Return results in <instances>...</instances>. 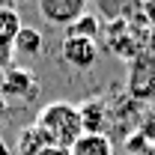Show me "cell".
<instances>
[{"mask_svg":"<svg viewBox=\"0 0 155 155\" xmlns=\"http://www.w3.org/2000/svg\"><path fill=\"white\" fill-rule=\"evenodd\" d=\"M69 152L72 155H114V140L107 134H81Z\"/></svg>","mask_w":155,"mask_h":155,"instance_id":"cell-8","label":"cell"},{"mask_svg":"<svg viewBox=\"0 0 155 155\" xmlns=\"http://www.w3.org/2000/svg\"><path fill=\"white\" fill-rule=\"evenodd\" d=\"M128 98L134 101H149L155 96V54L152 51H140L128 63Z\"/></svg>","mask_w":155,"mask_h":155,"instance_id":"cell-2","label":"cell"},{"mask_svg":"<svg viewBox=\"0 0 155 155\" xmlns=\"http://www.w3.org/2000/svg\"><path fill=\"white\" fill-rule=\"evenodd\" d=\"M39 155H72V152H69V149H60V146H45Z\"/></svg>","mask_w":155,"mask_h":155,"instance_id":"cell-14","label":"cell"},{"mask_svg":"<svg viewBox=\"0 0 155 155\" xmlns=\"http://www.w3.org/2000/svg\"><path fill=\"white\" fill-rule=\"evenodd\" d=\"M78 116H81V128L84 134H104L107 122H110V114H107V104L101 98H87L78 104Z\"/></svg>","mask_w":155,"mask_h":155,"instance_id":"cell-6","label":"cell"},{"mask_svg":"<svg viewBox=\"0 0 155 155\" xmlns=\"http://www.w3.org/2000/svg\"><path fill=\"white\" fill-rule=\"evenodd\" d=\"M60 57L66 66H72L78 72H87L93 69L98 60V45L93 39H78V36H66L63 39V48H60Z\"/></svg>","mask_w":155,"mask_h":155,"instance_id":"cell-4","label":"cell"},{"mask_svg":"<svg viewBox=\"0 0 155 155\" xmlns=\"http://www.w3.org/2000/svg\"><path fill=\"white\" fill-rule=\"evenodd\" d=\"M45 146H48L45 137L39 134V128L30 122L27 128H21V131H18V152H15V155H39Z\"/></svg>","mask_w":155,"mask_h":155,"instance_id":"cell-10","label":"cell"},{"mask_svg":"<svg viewBox=\"0 0 155 155\" xmlns=\"http://www.w3.org/2000/svg\"><path fill=\"white\" fill-rule=\"evenodd\" d=\"M137 134L146 137V140L155 146V104L149 107V110L140 114V119H137Z\"/></svg>","mask_w":155,"mask_h":155,"instance_id":"cell-12","label":"cell"},{"mask_svg":"<svg viewBox=\"0 0 155 155\" xmlns=\"http://www.w3.org/2000/svg\"><path fill=\"white\" fill-rule=\"evenodd\" d=\"M125 155H155V146L146 140V137H140L134 131V134L125 140Z\"/></svg>","mask_w":155,"mask_h":155,"instance_id":"cell-13","label":"cell"},{"mask_svg":"<svg viewBox=\"0 0 155 155\" xmlns=\"http://www.w3.org/2000/svg\"><path fill=\"white\" fill-rule=\"evenodd\" d=\"M3 116H6V98L0 96V122H3Z\"/></svg>","mask_w":155,"mask_h":155,"instance_id":"cell-15","label":"cell"},{"mask_svg":"<svg viewBox=\"0 0 155 155\" xmlns=\"http://www.w3.org/2000/svg\"><path fill=\"white\" fill-rule=\"evenodd\" d=\"M39 90V81L36 75L30 72V69H24V66H9V69H3V75H0V96L6 98H18V101H30V98L36 96Z\"/></svg>","mask_w":155,"mask_h":155,"instance_id":"cell-3","label":"cell"},{"mask_svg":"<svg viewBox=\"0 0 155 155\" xmlns=\"http://www.w3.org/2000/svg\"><path fill=\"white\" fill-rule=\"evenodd\" d=\"M98 33H101V21L93 15V12H84L81 18L72 24V27H66V36H78V39H93L96 42Z\"/></svg>","mask_w":155,"mask_h":155,"instance_id":"cell-11","label":"cell"},{"mask_svg":"<svg viewBox=\"0 0 155 155\" xmlns=\"http://www.w3.org/2000/svg\"><path fill=\"white\" fill-rule=\"evenodd\" d=\"M21 27L24 24H21L18 9L15 6H0V54L12 51V42H15Z\"/></svg>","mask_w":155,"mask_h":155,"instance_id":"cell-7","label":"cell"},{"mask_svg":"<svg viewBox=\"0 0 155 155\" xmlns=\"http://www.w3.org/2000/svg\"><path fill=\"white\" fill-rule=\"evenodd\" d=\"M0 155H12L9 149H6V143H3V140H0Z\"/></svg>","mask_w":155,"mask_h":155,"instance_id":"cell-16","label":"cell"},{"mask_svg":"<svg viewBox=\"0 0 155 155\" xmlns=\"http://www.w3.org/2000/svg\"><path fill=\"white\" fill-rule=\"evenodd\" d=\"M42 45H45V39H42L39 30L21 27L18 36H15V42H12V51L21 54V57H39V54H42Z\"/></svg>","mask_w":155,"mask_h":155,"instance_id":"cell-9","label":"cell"},{"mask_svg":"<svg viewBox=\"0 0 155 155\" xmlns=\"http://www.w3.org/2000/svg\"><path fill=\"white\" fill-rule=\"evenodd\" d=\"M84 12H87L84 0H42L39 3V15L51 27H72Z\"/></svg>","mask_w":155,"mask_h":155,"instance_id":"cell-5","label":"cell"},{"mask_svg":"<svg viewBox=\"0 0 155 155\" xmlns=\"http://www.w3.org/2000/svg\"><path fill=\"white\" fill-rule=\"evenodd\" d=\"M33 125L39 134L45 137L48 146H60V149H72L78 137L84 134L81 128V116H78V104L72 101H51L36 114Z\"/></svg>","mask_w":155,"mask_h":155,"instance_id":"cell-1","label":"cell"}]
</instances>
